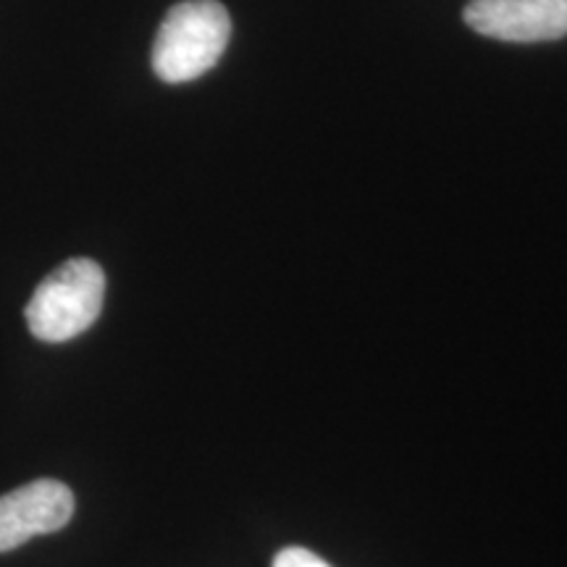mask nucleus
<instances>
[{
    "mask_svg": "<svg viewBox=\"0 0 567 567\" xmlns=\"http://www.w3.org/2000/svg\"><path fill=\"white\" fill-rule=\"evenodd\" d=\"M229 38V11L218 0L176 3L155 34L153 71L168 84L193 82L216 66Z\"/></svg>",
    "mask_w": 567,
    "mask_h": 567,
    "instance_id": "nucleus-1",
    "label": "nucleus"
},
{
    "mask_svg": "<svg viewBox=\"0 0 567 567\" xmlns=\"http://www.w3.org/2000/svg\"><path fill=\"white\" fill-rule=\"evenodd\" d=\"M103 300V268L90 258H71L34 289L27 305V326L40 342H69L97 321Z\"/></svg>",
    "mask_w": 567,
    "mask_h": 567,
    "instance_id": "nucleus-2",
    "label": "nucleus"
},
{
    "mask_svg": "<svg viewBox=\"0 0 567 567\" xmlns=\"http://www.w3.org/2000/svg\"><path fill=\"white\" fill-rule=\"evenodd\" d=\"M74 517V494L66 484L38 478L0 496V555L34 536L55 534Z\"/></svg>",
    "mask_w": 567,
    "mask_h": 567,
    "instance_id": "nucleus-3",
    "label": "nucleus"
},
{
    "mask_svg": "<svg viewBox=\"0 0 567 567\" xmlns=\"http://www.w3.org/2000/svg\"><path fill=\"white\" fill-rule=\"evenodd\" d=\"M465 24L502 42H547L567 34V0H471Z\"/></svg>",
    "mask_w": 567,
    "mask_h": 567,
    "instance_id": "nucleus-4",
    "label": "nucleus"
},
{
    "mask_svg": "<svg viewBox=\"0 0 567 567\" xmlns=\"http://www.w3.org/2000/svg\"><path fill=\"white\" fill-rule=\"evenodd\" d=\"M274 567H331V565L318 555H313V551L302 547H287L276 555Z\"/></svg>",
    "mask_w": 567,
    "mask_h": 567,
    "instance_id": "nucleus-5",
    "label": "nucleus"
}]
</instances>
